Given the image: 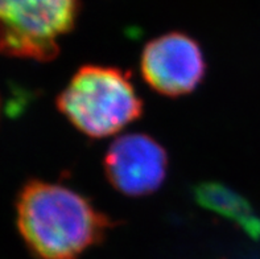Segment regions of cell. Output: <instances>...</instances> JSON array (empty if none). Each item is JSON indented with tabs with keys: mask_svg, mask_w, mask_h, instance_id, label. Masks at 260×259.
Listing matches in <instances>:
<instances>
[{
	"mask_svg": "<svg viewBox=\"0 0 260 259\" xmlns=\"http://www.w3.org/2000/svg\"><path fill=\"white\" fill-rule=\"evenodd\" d=\"M16 210L20 234L39 259H79L114 226L90 198L49 181L26 183Z\"/></svg>",
	"mask_w": 260,
	"mask_h": 259,
	"instance_id": "obj_1",
	"label": "cell"
},
{
	"mask_svg": "<svg viewBox=\"0 0 260 259\" xmlns=\"http://www.w3.org/2000/svg\"><path fill=\"white\" fill-rule=\"evenodd\" d=\"M57 108L79 132L102 139L142 117L144 105L131 78L115 66H81L57 97Z\"/></svg>",
	"mask_w": 260,
	"mask_h": 259,
	"instance_id": "obj_2",
	"label": "cell"
},
{
	"mask_svg": "<svg viewBox=\"0 0 260 259\" xmlns=\"http://www.w3.org/2000/svg\"><path fill=\"white\" fill-rule=\"evenodd\" d=\"M79 0H0V52L50 61L76 26Z\"/></svg>",
	"mask_w": 260,
	"mask_h": 259,
	"instance_id": "obj_3",
	"label": "cell"
},
{
	"mask_svg": "<svg viewBox=\"0 0 260 259\" xmlns=\"http://www.w3.org/2000/svg\"><path fill=\"white\" fill-rule=\"evenodd\" d=\"M206 69L201 45L182 32L152 39L140 57V72L147 85L171 98L194 92L204 81Z\"/></svg>",
	"mask_w": 260,
	"mask_h": 259,
	"instance_id": "obj_4",
	"label": "cell"
},
{
	"mask_svg": "<svg viewBox=\"0 0 260 259\" xmlns=\"http://www.w3.org/2000/svg\"><path fill=\"white\" fill-rule=\"evenodd\" d=\"M168 152L160 141L143 132L120 135L109 146L103 169L111 187L128 197L153 194L168 175Z\"/></svg>",
	"mask_w": 260,
	"mask_h": 259,
	"instance_id": "obj_5",
	"label": "cell"
},
{
	"mask_svg": "<svg viewBox=\"0 0 260 259\" xmlns=\"http://www.w3.org/2000/svg\"><path fill=\"white\" fill-rule=\"evenodd\" d=\"M196 203L230 221L252 238L260 237V217L246 197L219 181H204L193 188Z\"/></svg>",
	"mask_w": 260,
	"mask_h": 259,
	"instance_id": "obj_6",
	"label": "cell"
}]
</instances>
